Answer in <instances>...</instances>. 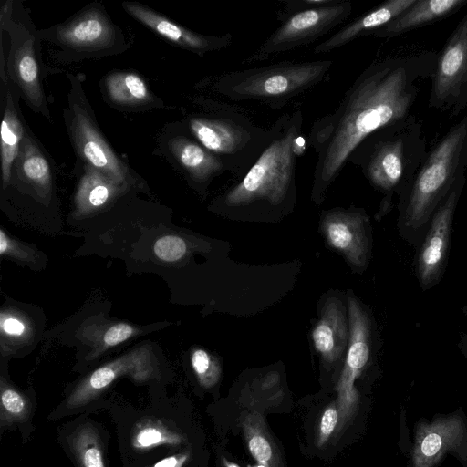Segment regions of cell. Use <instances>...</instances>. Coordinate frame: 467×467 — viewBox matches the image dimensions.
Wrapping results in <instances>:
<instances>
[{
    "instance_id": "2",
    "label": "cell",
    "mask_w": 467,
    "mask_h": 467,
    "mask_svg": "<svg viewBox=\"0 0 467 467\" xmlns=\"http://www.w3.org/2000/svg\"><path fill=\"white\" fill-rule=\"evenodd\" d=\"M303 120L300 107L279 116L270 127V140L258 160L215 203L230 211L292 205Z\"/></svg>"
},
{
    "instance_id": "36",
    "label": "cell",
    "mask_w": 467,
    "mask_h": 467,
    "mask_svg": "<svg viewBox=\"0 0 467 467\" xmlns=\"http://www.w3.org/2000/svg\"><path fill=\"white\" fill-rule=\"evenodd\" d=\"M458 347L467 362V329L462 334Z\"/></svg>"
},
{
    "instance_id": "17",
    "label": "cell",
    "mask_w": 467,
    "mask_h": 467,
    "mask_svg": "<svg viewBox=\"0 0 467 467\" xmlns=\"http://www.w3.org/2000/svg\"><path fill=\"white\" fill-rule=\"evenodd\" d=\"M155 372L153 361L147 350L136 349L97 368L79 382L68 396L66 407L77 409L96 398L120 376H130L137 381H146Z\"/></svg>"
},
{
    "instance_id": "29",
    "label": "cell",
    "mask_w": 467,
    "mask_h": 467,
    "mask_svg": "<svg viewBox=\"0 0 467 467\" xmlns=\"http://www.w3.org/2000/svg\"><path fill=\"white\" fill-rule=\"evenodd\" d=\"M30 411L27 400L2 380L1 416L3 421L13 422L26 419Z\"/></svg>"
},
{
    "instance_id": "37",
    "label": "cell",
    "mask_w": 467,
    "mask_h": 467,
    "mask_svg": "<svg viewBox=\"0 0 467 467\" xmlns=\"http://www.w3.org/2000/svg\"><path fill=\"white\" fill-rule=\"evenodd\" d=\"M225 467H240L238 464L229 462L226 459L223 460Z\"/></svg>"
},
{
    "instance_id": "20",
    "label": "cell",
    "mask_w": 467,
    "mask_h": 467,
    "mask_svg": "<svg viewBox=\"0 0 467 467\" xmlns=\"http://www.w3.org/2000/svg\"><path fill=\"white\" fill-rule=\"evenodd\" d=\"M100 90L107 103L118 109L145 111L163 108V101L132 70L109 72L100 80Z\"/></svg>"
},
{
    "instance_id": "21",
    "label": "cell",
    "mask_w": 467,
    "mask_h": 467,
    "mask_svg": "<svg viewBox=\"0 0 467 467\" xmlns=\"http://www.w3.org/2000/svg\"><path fill=\"white\" fill-rule=\"evenodd\" d=\"M15 180L29 186L41 198L51 196L54 167L45 148L32 133L27 124L24 140L12 169L11 181Z\"/></svg>"
},
{
    "instance_id": "6",
    "label": "cell",
    "mask_w": 467,
    "mask_h": 467,
    "mask_svg": "<svg viewBox=\"0 0 467 467\" xmlns=\"http://www.w3.org/2000/svg\"><path fill=\"white\" fill-rule=\"evenodd\" d=\"M333 64L332 60L283 61L229 71L216 78L213 88L230 100H254L277 110L323 82Z\"/></svg>"
},
{
    "instance_id": "23",
    "label": "cell",
    "mask_w": 467,
    "mask_h": 467,
    "mask_svg": "<svg viewBox=\"0 0 467 467\" xmlns=\"http://www.w3.org/2000/svg\"><path fill=\"white\" fill-rule=\"evenodd\" d=\"M467 5L465 0H416L389 24L369 36L394 37L409 31L442 20Z\"/></svg>"
},
{
    "instance_id": "9",
    "label": "cell",
    "mask_w": 467,
    "mask_h": 467,
    "mask_svg": "<svg viewBox=\"0 0 467 467\" xmlns=\"http://www.w3.org/2000/svg\"><path fill=\"white\" fill-rule=\"evenodd\" d=\"M67 78L70 88L64 119L78 161L118 184L140 186V177L117 154L99 129L80 76L67 73Z\"/></svg>"
},
{
    "instance_id": "32",
    "label": "cell",
    "mask_w": 467,
    "mask_h": 467,
    "mask_svg": "<svg viewBox=\"0 0 467 467\" xmlns=\"http://www.w3.org/2000/svg\"><path fill=\"white\" fill-rule=\"evenodd\" d=\"M339 422V410L337 402L328 405L323 411L317 435V445L323 446L327 442L332 433L337 431Z\"/></svg>"
},
{
    "instance_id": "24",
    "label": "cell",
    "mask_w": 467,
    "mask_h": 467,
    "mask_svg": "<svg viewBox=\"0 0 467 467\" xmlns=\"http://www.w3.org/2000/svg\"><path fill=\"white\" fill-rule=\"evenodd\" d=\"M317 351L327 364H333L343 355L348 342L347 321L340 301L329 299L312 331Z\"/></svg>"
},
{
    "instance_id": "10",
    "label": "cell",
    "mask_w": 467,
    "mask_h": 467,
    "mask_svg": "<svg viewBox=\"0 0 467 467\" xmlns=\"http://www.w3.org/2000/svg\"><path fill=\"white\" fill-rule=\"evenodd\" d=\"M352 8L350 1L334 0L325 6L292 14L242 64L261 62L315 42L346 21Z\"/></svg>"
},
{
    "instance_id": "12",
    "label": "cell",
    "mask_w": 467,
    "mask_h": 467,
    "mask_svg": "<svg viewBox=\"0 0 467 467\" xmlns=\"http://www.w3.org/2000/svg\"><path fill=\"white\" fill-rule=\"evenodd\" d=\"M428 107L451 117L467 108V12L438 53Z\"/></svg>"
},
{
    "instance_id": "35",
    "label": "cell",
    "mask_w": 467,
    "mask_h": 467,
    "mask_svg": "<svg viewBox=\"0 0 467 467\" xmlns=\"http://www.w3.org/2000/svg\"><path fill=\"white\" fill-rule=\"evenodd\" d=\"M187 460L186 453L172 455L159 461L152 467H182Z\"/></svg>"
},
{
    "instance_id": "4",
    "label": "cell",
    "mask_w": 467,
    "mask_h": 467,
    "mask_svg": "<svg viewBox=\"0 0 467 467\" xmlns=\"http://www.w3.org/2000/svg\"><path fill=\"white\" fill-rule=\"evenodd\" d=\"M427 152L422 122L413 114L372 133L354 150L349 162L382 194L380 215L391 211L394 196L406 193Z\"/></svg>"
},
{
    "instance_id": "15",
    "label": "cell",
    "mask_w": 467,
    "mask_h": 467,
    "mask_svg": "<svg viewBox=\"0 0 467 467\" xmlns=\"http://www.w3.org/2000/svg\"><path fill=\"white\" fill-rule=\"evenodd\" d=\"M322 228L327 243L343 254L358 270L368 265L371 238L369 219L364 211L334 209L326 212Z\"/></svg>"
},
{
    "instance_id": "7",
    "label": "cell",
    "mask_w": 467,
    "mask_h": 467,
    "mask_svg": "<svg viewBox=\"0 0 467 467\" xmlns=\"http://www.w3.org/2000/svg\"><path fill=\"white\" fill-rule=\"evenodd\" d=\"M42 41L55 47L52 58L61 64L119 55L132 36L115 24L99 2H92L67 20L38 29Z\"/></svg>"
},
{
    "instance_id": "14",
    "label": "cell",
    "mask_w": 467,
    "mask_h": 467,
    "mask_svg": "<svg viewBox=\"0 0 467 467\" xmlns=\"http://www.w3.org/2000/svg\"><path fill=\"white\" fill-rule=\"evenodd\" d=\"M349 337L346 361L337 386L339 422L338 436L355 415L358 393L355 381L368 366L373 351L372 322L368 313L355 298H348Z\"/></svg>"
},
{
    "instance_id": "11",
    "label": "cell",
    "mask_w": 467,
    "mask_h": 467,
    "mask_svg": "<svg viewBox=\"0 0 467 467\" xmlns=\"http://www.w3.org/2000/svg\"><path fill=\"white\" fill-rule=\"evenodd\" d=\"M447 455L467 467V416L462 407L415 422L408 467H438Z\"/></svg>"
},
{
    "instance_id": "3",
    "label": "cell",
    "mask_w": 467,
    "mask_h": 467,
    "mask_svg": "<svg viewBox=\"0 0 467 467\" xmlns=\"http://www.w3.org/2000/svg\"><path fill=\"white\" fill-rule=\"evenodd\" d=\"M467 171V113L428 150L415 178L398 200L401 239L418 247L434 213Z\"/></svg>"
},
{
    "instance_id": "30",
    "label": "cell",
    "mask_w": 467,
    "mask_h": 467,
    "mask_svg": "<svg viewBox=\"0 0 467 467\" xmlns=\"http://www.w3.org/2000/svg\"><path fill=\"white\" fill-rule=\"evenodd\" d=\"M192 367L200 382L204 388L214 386L221 376L219 362L207 351L197 348L192 354Z\"/></svg>"
},
{
    "instance_id": "5",
    "label": "cell",
    "mask_w": 467,
    "mask_h": 467,
    "mask_svg": "<svg viewBox=\"0 0 467 467\" xmlns=\"http://www.w3.org/2000/svg\"><path fill=\"white\" fill-rule=\"evenodd\" d=\"M195 103L201 110L186 117L185 129L227 171L244 177L267 146L270 128L256 126L242 112L209 99Z\"/></svg>"
},
{
    "instance_id": "18",
    "label": "cell",
    "mask_w": 467,
    "mask_h": 467,
    "mask_svg": "<svg viewBox=\"0 0 467 467\" xmlns=\"http://www.w3.org/2000/svg\"><path fill=\"white\" fill-rule=\"evenodd\" d=\"M166 149L174 165L194 188L206 191L212 181L227 171L223 162L185 129L172 134Z\"/></svg>"
},
{
    "instance_id": "39",
    "label": "cell",
    "mask_w": 467,
    "mask_h": 467,
    "mask_svg": "<svg viewBox=\"0 0 467 467\" xmlns=\"http://www.w3.org/2000/svg\"><path fill=\"white\" fill-rule=\"evenodd\" d=\"M462 312L467 315V305L462 308Z\"/></svg>"
},
{
    "instance_id": "38",
    "label": "cell",
    "mask_w": 467,
    "mask_h": 467,
    "mask_svg": "<svg viewBox=\"0 0 467 467\" xmlns=\"http://www.w3.org/2000/svg\"><path fill=\"white\" fill-rule=\"evenodd\" d=\"M248 467H265V465H263V464H259V463H257L256 465H254V466H250V465H249Z\"/></svg>"
},
{
    "instance_id": "8",
    "label": "cell",
    "mask_w": 467,
    "mask_h": 467,
    "mask_svg": "<svg viewBox=\"0 0 467 467\" xmlns=\"http://www.w3.org/2000/svg\"><path fill=\"white\" fill-rule=\"evenodd\" d=\"M0 28L9 36L5 68L10 83L35 113L52 122L44 87L42 40L21 1L2 3Z\"/></svg>"
},
{
    "instance_id": "1",
    "label": "cell",
    "mask_w": 467,
    "mask_h": 467,
    "mask_svg": "<svg viewBox=\"0 0 467 467\" xmlns=\"http://www.w3.org/2000/svg\"><path fill=\"white\" fill-rule=\"evenodd\" d=\"M437 60L433 50L377 58L358 76L335 110L313 122L308 142L317 155L311 192L316 203L324 200L366 138L411 115Z\"/></svg>"
},
{
    "instance_id": "27",
    "label": "cell",
    "mask_w": 467,
    "mask_h": 467,
    "mask_svg": "<svg viewBox=\"0 0 467 467\" xmlns=\"http://www.w3.org/2000/svg\"><path fill=\"white\" fill-rule=\"evenodd\" d=\"M78 467H105L99 433L93 425L78 426L68 437Z\"/></svg>"
},
{
    "instance_id": "26",
    "label": "cell",
    "mask_w": 467,
    "mask_h": 467,
    "mask_svg": "<svg viewBox=\"0 0 467 467\" xmlns=\"http://www.w3.org/2000/svg\"><path fill=\"white\" fill-rule=\"evenodd\" d=\"M242 425L248 450L257 463L265 467H284L279 451L262 415L257 411L249 412Z\"/></svg>"
},
{
    "instance_id": "25",
    "label": "cell",
    "mask_w": 467,
    "mask_h": 467,
    "mask_svg": "<svg viewBox=\"0 0 467 467\" xmlns=\"http://www.w3.org/2000/svg\"><path fill=\"white\" fill-rule=\"evenodd\" d=\"M82 171L75 195L77 210L81 213L96 212L134 188L118 184L88 165L82 164Z\"/></svg>"
},
{
    "instance_id": "13",
    "label": "cell",
    "mask_w": 467,
    "mask_h": 467,
    "mask_svg": "<svg viewBox=\"0 0 467 467\" xmlns=\"http://www.w3.org/2000/svg\"><path fill=\"white\" fill-rule=\"evenodd\" d=\"M465 183L466 174L456 180L450 193L431 217L426 234L417 247L414 270L422 291L436 286L446 272L454 215Z\"/></svg>"
},
{
    "instance_id": "28",
    "label": "cell",
    "mask_w": 467,
    "mask_h": 467,
    "mask_svg": "<svg viewBox=\"0 0 467 467\" xmlns=\"http://www.w3.org/2000/svg\"><path fill=\"white\" fill-rule=\"evenodd\" d=\"M182 441L181 435L155 420H146L144 423H140L132 436V445L140 450L164 444L177 445Z\"/></svg>"
},
{
    "instance_id": "22",
    "label": "cell",
    "mask_w": 467,
    "mask_h": 467,
    "mask_svg": "<svg viewBox=\"0 0 467 467\" xmlns=\"http://www.w3.org/2000/svg\"><path fill=\"white\" fill-rule=\"evenodd\" d=\"M416 0H388L358 16L350 23L339 28L314 48V54H326L339 48L349 42L369 35L389 24L403 11L415 3Z\"/></svg>"
},
{
    "instance_id": "16",
    "label": "cell",
    "mask_w": 467,
    "mask_h": 467,
    "mask_svg": "<svg viewBox=\"0 0 467 467\" xmlns=\"http://www.w3.org/2000/svg\"><path fill=\"white\" fill-rule=\"evenodd\" d=\"M121 5L127 14L160 37L201 57L232 45L233 35L231 33L222 36L199 34L177 24L141 3L124 1Z\"/></svg>"
},
{
    "instance_id": "31",
    "label": "cell",
    "mask_w": 467,
    "mask_h": 467,
    "mask_svg": "<svg viewBox=\"0 0 467 467\" xmlns=\"http://www.w3.org/2000/svg\"><path fill=\"white\" fill-rule=\"evenodd\" d=\"M153 252L160 260L171 263L185 255L187 245L185 241L177 235H164L154 243Z\"/></svg>"
},
{
    "instance_id": "19",
    "label": "cell",
    "mask_w": 467,
    "mask_h": 467,
    "mask_svg": "<svg viewBox=\"0 0 467 467\" xmlns=\"http://www.w3.org/2000/svg\"><path fill=\"white\" fill-rule=\"evenodd\" d=\"M1 178L2 188L6 189L11 181L12 169L24 140L26 123L19 108L20 95L10 83L5 68V57L1 52Z\"/></svg>"
},
{
    "instance_id": "33",
    "label": "cell",
    "mask_w": 467,
    "mask_h": 467,
    "mask_svg": "<svg viewBox=\"0 0 467 467\" xmlns=\"http://www.w3.org/2000/svg\"><path fill=\"white\" fill-rule=\"evenodd\" d=\"M137 333L132 326L126 323H119L112 326L103 337L104 348L114 347Z\"/></svg>"
},
{
    "instance_id": "34",
    "label": "cell",
    "mask_w": 467,
    "mask_h": 467,
    "mask_svg": "<svg viewBox=\"0 0 467 467\" xmlns=\"http://www.w3.org/2000/svg\"><path fill=\"white\" fill-rule=\"evenodd\" d=\"M0 328L2 334L9 337H21L26 333V324L17 317L1 314Z\"/></svg>"
}]
</instances>
